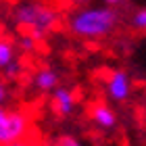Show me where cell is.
Segmentation results:
<instances>
[{"label":"cell","instance_id":"cell-10","mask_svg":"<svg viewBox=\"0 0 146 146\" xmlns=\"http://www.w3.org/2000/svg\"><path fill=\"white\" fill-rule=\"evenodd\" d=\"M19 48H21L23 52H34L36 50V38L27 31V34L21 36V40H19Z\"/></svg>","mask_w":146,"mask_h":146},{"label":"cell","instance_id":"cell-14","mask_svg":"<svg viewBox=\"0 0 146 146\" xmlns=\"http://www.w3.org/2000/svg\"><path fill=\"white\" fill-rule=\"evenodd\" d=\"M6 98H9V90H6V86L0 82V107L6 102Z\"/></svg>","mask_w":146,"mask_h":146},{"label":"cell","instance_id":"cell-5","mask_svg":"<svg viewBox=\"0 0 146 146\" xmlns=\"http://www.w3.org/2000/svg\"><path fill=\"white\" fill-rule=\"evenodd\" d=\"M75 94H73L71 90L63 88V86H58V88L52 92V109L58 117H69L73 115V111H75Z\"/></svg>","mask_w":146,"mask_h":146},{"label":"cell","instance_id":"cell-7","mask_svg":"<svg viewBox=\"0 0 146 146\" xmlns=\"http://www.w3.org/2000/svg\"><path fill=\"white\" fill-rule=\"evenodd\" d=\"M92 121L100 129H113L117 125V117L107 104H96V107L92 109Z\"/></svg>","mask_w":146,"mask_h":146},{"label":"cell","instance_id":"cell-11","mask_svg":"<svg viewBox=\"0 0 146 146\" xmlns=\"http://www.w3.org/2000/svg\"><path fill=\"white\" fill-rule=\"evenodd\" d=\"M131 25L140 31H146V9H140L138 13H134L131 17Z\"/></svg>","mask_w":146,"mask_h":146},{"label":"cell","instance_id":"cell-1","mask_svg":"<svg viewBox=\"0 0 146 146\" xmlns=\"http://www.w3.org/2000/svg\"><path fill=\"white\" fill-rule=\"evenodd\" d=\"M117 11L113 6H94L82 9L71 17L69 29L82 40H102L107 38L117 25Z\"/></svg>","mask_w":146,"mask_h":146},{"label":"cell","instance_id":"cell-15","mask_svg":"<svg viewBox=\"0 0 146 146\" xmlns=\"http://www.w3.org/2000/svg\"><path fill=\"white\" fill-rule=\"evenodd\" d=\"M121 2H123V0H104V4H109V6H117Z\"/></svg>","mask_w":146,"mask_h":146},{"label":"cell","instance_id":"cell-6","mask_svg":"<svg viewBox=\"0 0 146 146\" xmlns=\"http://www.w3.org/2000/svg\"><path fill=\"white\" fill-rule=\"evenodd\" d=\"M34 86L40 92H54L58 88V73L50 67H42L34 75Z\"/></svg>","mask_w":146,"mask_h":146},{"label":"cell","instance_id":"cell-8","mask_svg":"<svg viewBox=\"0 0 146 146\" xmlns=\"http://www.w3.org/2000/svg\"><path fill=\"white\" fill-rule=\"evenodd\" d=\"M15 46L11 40H0V71L15 61Z\"/></svg>","mask_w":146,"mask_h":146},{"label":"cell","instance_id":"cell-12","mask_svg":"<svg viewBox=\"0 0 146 146\" xmlns=\"http://www.w3.org/2000/svg\"><path fill=\"white\" fill-rule=\"evenodd\" d=\"M56 144H61V146H77V138H73V136H58L56 138Z\"/></svg>","mask_w":146,"mask_h":146},{"label":"cell","instance_id":"cell-3","mask_svg":"<svg viewBox=\"0 0 146 146\" xmlns=\"http://www.w3.org/2000/svg\"><path fill=\"white\" fill-rule=\"evenodd\" d=\"M29 119L19 111L0 107V144H17L27 136Z\"/></svg>","mask_w":146,"mask_h":146},{"label":"cell","instance_id":"cell-4","mask_svg":"<svg viewBox=\"0 0 146 146\" xmlns=\"http://www.w3.org/2000/svg\"><path fill=\"white\" fill-rule=\"evenodd\" d=\"M107 94L111 100L123 102L129 98V77L125 71H113L107 82Z\"/></svg>","mask_w":146,"mask_h":146},{"label":"cell","instance_id":"cell-13","mask_svg":"<svg viewBox=\"0 0 146 146\" xmlns=\"http://www.w3.org/2000/svg\"><path fill=\"white\" fill-rule=\"evenodd\" d=\"M27 31L36 38V42H44L46 36H48V31H44V29H27Z\"/></svg>","mask_w":146,"mask_h":146},{"label":"cell","instance_id":"cell-2","mask_svg":"<svg viewBox=\"0 0 146 146\" xmlns=\"http://www.w3.org/2000/svg\"><path fill=\"white\" fill-rule=\"evenodd\" d=\"M13 21L19 27H27V29H44L50 31L56 29L58 25V13L54 9L40 2H27V4H19L13 9Z\"/></svg>","mask_w":146,"mask_h":146},{"label":"cell","instance_id":"cell-9","mask_svg":"<svg viewBox=\"0 0 146 146\" xmlns=\"http://www.w3.org/2000/svg\"><path fill=\"white\" fill-rule=\"evenodd\" d=\"M21 71H23V65H21V61H19V58H15L11 65H6V67L2 69V73H4L6 79H17L19 75H21Z\"/></svg>","mask_w":146,"mask_h":146},{"label":"cell","instance_id":"cell-16","mask_svg":"<svg viewBox=\"0 0 146 146\" xmlns=\"http://www.w3.org/2000/svg\"><path fill=\"white\" fill-rule=\"evenodd\" d=\"M73 2H75L77 6H86V4H88V2H90V0H73Z\"/></svg>","mask_w":146,"mask_h":146}]
</instances>
